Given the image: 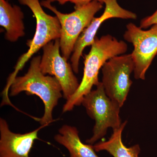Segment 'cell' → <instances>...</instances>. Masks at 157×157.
<instances>
[{
    "label": "cell",
    "instance_id": "cell-1",
    "mask_svg": "<svg viewBox=\"0 0 157 157\" xmlns=\"http://www.w3.org/2000/svg\"><path fill=\"white\" fill-rule=\"evenodd\" d=\"M89 53L85 56L84 67L82 79L78 89L70 99L67 101L63 108V112L73 110L75 106L81 105L85 96L92 90L94 86L100 82L99 71L110 59L124 54L128 45L122 40H118L110 35L96 37L92 44Z\"/></svg>",
    "mask_w": 157,
    "mask_h": 157
},
{
    "label": "cell",
    "instance_id": "cell-2",
    "mask_svg": "<svg viewBox=\"0 0 157 157\" xmlns=\"http://www.w3.org/2000/svg\"><path fill=\"white\" fill-rule=\"evenodd\" d=\"M41 58L39 56L33 58L27 73L14 78L10 87V95L15 96L25 92L28 95L39 97L44 104V113L39 121L41 126L44 127L54 121L53 109L63 94L61 86L57 78L42 73L40 67Z\"/></svg>",
    "mask_w": 157,
    "mask_h": 157
},
{
    "label": "cell",
    "instance_id": "cell-3",
    "mask_svg": "<svg viewBox=\"0 0 157 157\" xmlns=\"http://www.w3.org/2000/svg\"><path fill=\"white\" fill-rule=\"evenodd\" d=\"M20 4L28 6L36 19V26L35 35L32 40L28 41L29 50L21 56L14 67V70L8 79L7 84L2 93L5 98H9V91L18 72L24 67L32 57L43 48L46 44L59 39L61 37L60 24L58 18L45 13L39 0H18Z\"/></svg>",
    "mask_w": 157,
    "mask_h": 157
},
{
    "label": "cell",
    "instance_id": "cell-4",
    "mask_svg": "<svg viewBox=\"0 0 157 157\" xmlns=\"http://www.w3.org/2000/svg\"><path fill=\"white\" fill-rule=\"evenodd\" d=\"M41 6L53 12L58 18L61 31L60 46L62 55L67 60L73 53L74 46L82 33L89 25L95 15L103 8V4L93 1L86 5L74 8L75 11L65 14L58 11L46 0L41 2Z\"/></svg>",
    "mask_w": 157,
    "mask_h": 157
},
{
    "label": "cell",
    "instance_id": "cell-5",
    "mask_svg": "<svg viewBox=\"0 0 157 157\" xmlns=\"http://www.w3.org/2000/svg\"><path fill=\"white\" fill-rule=\"evenodd\" d=\"M81 104L84 106L90 117L95 121L92 136L86 141L93 145L107 134V129L118 128L121 125L120 117L121 107L107 95L101 82L95 90L85 96Z\"/></svg>",
    "mask_w": 157,
    "mask_h": 157
},
{
    "label": "cell",
    "instance_id": "cell-6",
    "mask_svg": "<svg viewBox=\"0 0 157 157\" xmlns=\"http://www.w3.org/2000/svg\"><path fill=\"white\" fill-rule=\"evenodd\" d=\"M102 82L106 94L122 107L132 81L130 76L135 69L131 54L114 57L107 61L102 68Z\"/></svg>",
    "mask_w": 157,
    "mask_h": 157
},
{
    "label": "cell",
    "instance_id": "cell-7",
    "mask_svg": "<svg viewBox=\"0 0 157 157\" xmlns=\"http://www.w3.org/2000/svg\"><path fill=\"white\" fill-rule=\"evenodd\" d=\"M124 38L134 46L131 54L135 64L134 77L144 80L147 71L157 54V25L144 30L133 23H129Z\"/></svg>",
    "mask_w": 157,
    "mask_h": 157
},
{
    "label": "cell",
    "instance_id": "cell-8",
    "mask_svg": "<svg viewBox=\"0 0 157 157\" xmlns=\"http://www.w3.org/2000/svg\"><path fill=\"white\" fill-rule=\"evenodd\" d=\"M40 67L44 75L57 78L61 86L63 97L67 100L78 89L79 84L71 64L60 53V39L51 41L42 48Z\"/></svg>",
    "mask_w": 157,
    "mask_h": 157
},
{
    "label": "cell",
    "instance_id": "cell-9",
    "mask_svg": "<svg viewBox=\"0 0 157 157\" xmlns=\"http://www.w3.org/2000/svg\"><path fill=\"white\" fill-rule=\"evenodd\" d=\"M105 7L103 14L99 17H94L89 25L82 33L76 41L71 57V66L74 73H78L79 60L86 47L94 43L97 32L101 24L112 18L123 19H136L137 14L124 9L120 6L117 0H104Z\"/></svg>",
    "mask_w": 157,
    "mask_h": 157
},
{
    "label": "cell",
    "instance_id": "cell-10",
    "mask_svg": "<svg viewBox=\"0 0 157 157\" xmlns=\"http://www.w3.org/2000/svg\"><path fill=\"white\" fill-rule=\"evenodd\" d=\"M41 126L32 132L19 134L11 132L6 120L0 118V157H31V149Z\"/></svg>",
    "mask_w": 157,
    "mask_h": 157
},
{
    "label": "cell",
    "instance_id": "cell-11",
    "mask_svg": "<svg viewBox=\"0 0 157 157\" xmlns=\"http://www.w3.org/2000/svg\"><path fill=\"white\" fill-rule=\"evenodd\" d=\"M24 18L19 6H11L7 0H0V25L6 30V40L14 42L25 36Z\"/></svg>",
    "mask_w": 157,
    "mask_h": 157
},
{
    "label": "cell",
    "instance_id": "cell-12",
    "mask_svg": "<svg viewBox=\"0 0 157 157\" xmlns=\"http://www.w3.org/2000/svg\"><path fill=\"white\" fill-rule=\"evenodd\" d=\"M59 133L55 135V140L67 150L70 157H99L93 145L82 142L76 127L64 125Z\"/></svg>",
    "mask_w": 157,
    "mask_h": 157
},
{
    "label": "cell",
    "instance_id": "cell-13",
    "mask_svg": "<svg viewBox=\"0 0 157 157\" xmlns=\"http://www.w3.org/2000/svg\"><path fill=\"white\" fill-rule=\"evenodd\" d=\"M127 121L122 123L118 128L113 130L109 140L94 144L93 147L96 152L106 151L113 157H139L140 148L139 144L128 147L122 140V134Z\"/></svg>",
    "mask_w": 157,
    "mask_h": 157
},
{
    "label": "cell",
    "instance_id": "cell-14",
    "mask_svg": "<svg viewBox=\"0 0 157 157\" xmlns=\"http://www.w3.org/2000/svg\"><path fill=\"white\" fill-rule=\"evenodd\" d=\"M48 2L51 3L53 2H58L60 5H63L68 2H70L74 4L75 6L74 8H78V7H81L82 6H84L86 5L93 1H98L104 4V0H46Z\"/></svg>",
    "mask_w": 157,
    "mask_h": 157
},
{
    "label": "cell",
    "instance_id": "cell-15",
    "mask_svg": "<svg viewBox=\"0 0 157 157\" xmlns=\"http://www.w3.org/2000/svg\"><path fill=\"white\" fill-rule=\"evenodd\" d=\"M140 24V27L142 29H147L154 25H157V9L151 15L141 19Z\"/></svg>",
    "mask_w": 157,
    "mask_h": 157
},
{
    "label": "cell",
    "instance_id": "cell-16",
    "mask_svg": "<svg viewBox=\"0 0 157 157\" xmlns=\"http://www.w3.org/2000/svg\"><path fill=\"white\" fill-rule=\"evenodd\" d=\"M7 1H9V0H7Z\"/></svg>",
    "mask_w": 157,
    "mask_h": 157
}]
</instances>
